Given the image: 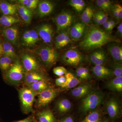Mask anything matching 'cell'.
Here are the masks:
<instances>
[{"label":"cell","mask_w":122,"mask_h":122,"mask_svg":"<svg viewBox=\"0 0 122 122\" xmlns=\"http://www.w3.org/2000/svg\"><path fill=\"white\" fill-rule=\"evenodd\" d=\"M0 9L4 15H13L16 12L17 5L8 2H3L1 3Z\"/></svg>","instance_id":"obj_23"},{"label":"cell","mask_w":122,"mask_h":122,"mask_svg":"<svg viewBox=\"0 0 122 122\" xmlns=\"http://www.w3.org/2000/svg\"><path fill=\"white\" fill-rule=\"evenodd\" d=\"M38 116L41 122H56L53 114L49 110H45L39 112Z\"/></svg>","instance_id":"obj_25"},{"label":"cell","mask_w":122,"mask_h":122,"mask_svg":"<svg viewBox=\"0 0 122 122\" xmlns=\"http://www.w3.org/2000/svg\"><path fill=\"white\" fill-rule=\"evenodd\" d=\"M32 119L30 118H27L25 119L14 122H32Z\"/></svg>","instance_id":"obj_49"},{"label":"cell","mask_w":122,"mask_h":122,"mask_svg":"<svg viewBox=\"0 0 122 122\" xmlns=\"http://www.w3.org/2000/svg\"><path fill=\"white\" fill-rule=\"evenodd\" d=\"M20 21L18 18L12 15H4L0 18V23L4 26L9 27Z\"/></svg>","instance_id":"obj_27"},{"label":"cell","mask_w":122,"mask_h":122,"mask_svg":"<svg viewBox=\"0 0 122 122\" xmlns=\"http://www.w3.org/2000/svg\"><path fill=\"white\" fill-rule=\"evenodd\" d=\"M22 60L23 66L27 72H35L38 69V63L33 57L28 54H24L22 55Z\"/></svg>","instance_id":"obj_15"},{"label":"cell","mask_w":122,"mask_h":122,"mask_svg":"<svg viewBox=\"0 0 122 122\" xmlns=\"http://www.w3.org/2000/svg\"><path fill=\"white\" fill-rule=\"evenodd\" d=\"M66 81V78L65 76H60L55 80V84L57 86L62 87Z\"/></svg>","instance_id":"obj_42"},{"label":"cell","mask_w":122,"mask_h":122,"mask_svg":"<svg viewBox=\"0 0 122 122\" xmlns=\"http://www.w3.org/2000/svg\"><path fill=\"white\" fill-rule=\"evenodd\" d=\"M98 12L99 15H100V17L102 18V20L103 24L105 22V21H106L108 20V16H107V14L106 12L102 11H98Z\"/></svg>","instance_id":"obj_43"},{"label":"cell","mask_w":122,"mask_h":122,"mask_svg":"<svg viewBox=\"0 0 122 122\" xmlns=\"http://www.w3.org/2000/svg\"><path fill=\"white\" fill-rule=\"evenodd\" d=\"M62 61L64 64L71 66L80 65L84 60V57L76 48H71L63 53L61 57Z\"/></svg>","instance_id":"obj_4"},{"label":"cell","mask_w":122,"mask_h":122,"mask_svg":"<svg viewBox=\"0 0 122 122\" xmlns=\"http://www.w3.org/2000/svg\"><path fill=\"white\" fill-rule=\"evenodd\" d=\"M107 58L106 52L102 48L94 50L88 56L89 61L95 66L103 65Z\"/></svg>","instance_id":"obj_10"},{"label":"cell","mask_w":122,"mask_h":122,"mask_svg":"<svg viewBox=\"0 0 122 122\" xmlns=\"http://www.w3.org/2000/svg\"><path fill=\"white\" fill-rule=\"evenodd\" d=\"M53 72L55 75L59 77L63 76L68 72L67 70L62 66L55 67L53 70Z\"/></svg>","instance_id":"obj_38"},{"label":"cell","mask_w":122,"mask_h":122,"mask_svg":"<svg viewBox=\"0 0 122 122\" xmlns=\"http://www.w3.org/2000/svg\"><path fill=\"white\" fill-rule=\"evenodd\" d=\"M0 4H1V3H0Z\"/></svg>","instance_id":"obj_52"},{"label":"cell","mask_w":122,"mask_h":122,"mask_svg":"<svg viewBox=\"0 0 122 122\" xmlns=\"http://www.w3.org/2000/svg\"><path fill=\"white\" fill-rule=\"evenodd\" d=\"M37 100L38 107L45 106L50 103L56 97L57 91L53 88H48L39 93Z\"/></svg>","instance_id":"obj_11"},{"label":"cell","mask_w":122,"mask_h":122,"mask_svg":"<svg viewBox=\"0 0 122 122\" xmlns=\"http://www.w3.org/2000/svg\"><path fill=\"white\" fill-rule=\"evenodd\" d=\"M115 6L119 15L120 20H122V7L120 5L118 4H115L114 5Z\"/></svg>","instance_id":"obj_44"},{"label":"cell","mask_w":122,"mask_h":122,"mask_svg":"<svg viewBox=\"0 0 122 122\" xmlns=\"http://www.w3.org/2000/svg\"><path fill=\"white\" fill-rule=\"evenodd\" d=\"M3 34L5 39L10 44H15L17 41L18 30L16 27H9L4 30Z\"/></svg>","instance_id":"obj_20"},{"label":"cell","mask_w":122,"mask_h":122,"mask_svg":"<svg viewBox=\"0 0 122 122\" xmlns=\"http://www.w3.org/2000/svg\"><path fill=\"white\" fill-rule=\"evenodd\" d=\"M107 44V49L116 62L121 63L122 61V47L118 42H112Z\"/></svg>","instance_id":"obj_12"},{"label":"cell","mask_w":122,"mask_h":122,"mask_svg":"<svg viewBox=\"0 0 122 122\" xmlns=\"http://www.w3.org/2000/svg\"><path fill=\"white\" fill-rule=\"evenodd\" d=\"M20 16L22 20L27 24H29L31 22L32 17V13L26 14H21Z\"/></svg>","instance_id":"obj_41"},{"label":"cell","mask_w":122,"mask_h":122,"mask_svg":"<svg viewBox=\"0 0 122 122\" xmlns=\"http://www.w3.org/2000/svg\"><path fill=\"white\" fill-rule=\"evenodd\" d=\"M29 86V88L36 93H41L48 87L47 83L44 80L32 83Z\"/></svg>","instance_id":"obj_29"},{"label":"cell","mask_w":122,"mask_h":122,"mask_svg":"<svg viewBox=\"0 0 122 122\" xmlns=\"http://www.w3.org/2000/svg\"><path fill=\"white\" fill-rule=\"evenodd\" d=\"M36 31L39 37L45 43L50 45L52 44L54 36V30L51 25L48 24H43L38 26Z\"/></svg>","instance_id":"obj_8"},{"label":"cell","mask_w":122,"mask_h":122,"mask_svg":"<svg viewBox=\"0 0 122 122\" xmlns=\"http://www.w3.org/2000/svg\"><path fill=\"white\" fill-rule=\"evenodd\" d=\"M2 46L4 56L9 57L12 59L16 57L14 48L11 44L9 42H5Z\"/></svg>","instance_id":"obj_30"},{"label":"cell","mask_w":122,"mask_h":122,"mask_svg":"<svg viewBox=\"0 0 122 122\" xmlns=\"http://www.w3.org/2000/svg\"><path fill=\"white\" fill-rule=\"evenodd\" d=\"M101 116V114L99 111H93L81 122H100Z\"/></svg>","instance_id":"obj_32"},{"label":"cell","mask_w":122,"mask_h":122,"mask_svg":"<svg viewBox=\"0 0 122 122\" xmlns=\"http://www.w3.org/2000/svg\"><path fill=\"white\" fill-rule=\"evenodd\" d=\"M87 29V25L82 21L77 22L70 28L69 34L72 40L78 41L84 36Z\"/></svg>","instance_id":"obj_9"},{"label":"cell","mask_w":122,"mask_h":122,"mask_svg":"<svg viewBox=\"0 0 122 122\" xmlns=\"http://www.w3.org/2000/svg\"><path fill=\"white\" fill-rule=\"evenodd\" d=\"M76 76L79 79L86 80L90 78V74L89 69L86 67H79L76 71Z\"/></svg>","instance_id":"obj_33"},{"label":"cell","mask_w":122,"mask_h":122,"mask_svg":"<svg viewBox=\"0 0 122 122\" xmlns=\"http://www.w3.org/2000/svg\"><path fill=\"white\" fill-rule=\"evenodd\" d=\"M106 86L112 91L122 92V77L112 79L107 82Z\"/></svg>","instance_id":"obj_22"},{"label":"cell","mask_w":122,"mask_h":122,"mask_svg":"<svg viewBox=\"0 0 122 122\" xmlns=\"http://www.w3.org/2000/svg\"><path fill=\"white\" fill-rule=\"evenodd\" d=\"M43 80L44 79L43 76L35 72H28L25 75V82L29 85Z\"/></svg>","instance_id":"obj_26"},{"label":"cell","mask_w":122,"mask_h":122,"mask_svg":"<svg viewBox=\"0 0 122 122\" xmlns=\"http://www.w3.org/2000/svg\"><path fill=\"white\" fill-rule=\"evenodd\" d=\"M93 19L94 20V22L96 25H102L103 24L102 20L99 14L98 11L95 13Z\"/></svg>","instance_id":"obj_40"},{"label":"cell","mask_w":122,"mask_h":122,"mask_svg":"<svg viewBox=\"0 0 122 122\" xmlns=\"http://www.w3.org/2000/svg\"><path fill=\"white\" fill-rule=\"evenodd\" d=\"M72 39L68 30L61 32L55 38V47L57 49H62L69 45Z\"/></svg>","instance_id":"obj_17"},{"label":"cell","mask_w":122,"mask_h":122,"mask_svg":"<svg viewBox=\"0 0 122 122\" xmlns=\"http://www.w3.org/2000/svg\"><path fill=\"white\" fill-rule=\"evenodd\" d=\"M36 94L29 87H24L20 90V100L23 108L25 111L32 110Z\"/></svg>","instance_id":"obj_6"},{"label":"cell","mask_w":122,"mask_h":122,"mask_svg":"<svg viewBox=\"0 0 122 122\" xmlns=\"http://www.w3.org/2000/svg\"><path fill=\"white\" fill-rule=\"evenodd\" d=\"M69 5L79 12H81L85 9V2L83 0H71Z\"/></svg>","instance_id":"obj_34"},{"label":"cell","mask_w":122,"mask_h":122,"mask_svg":"<svg viewBox=\"0 0 122 122\" xmlns=\"http://www.w3.org/2000/svg\"><path fill=\"white\" fill-rule=\"evenodd\" d=\"M120 41L98 26H92L87 29L85 35L79 45L81 49L88 51L102 48L112 42H119Z\"/></svg>","instance_id":"obj_1"},{"label":"cell","mask_w":122,"mask_h":122,"mask_svg":"<svg viewBox=\"0 0 122 122\" xmlns=\"http://www.w3.org/2000/svg\"></svg>","instance_id":"obj_53"},{"label":"cell","mask_w":122,"mask_h":122,"mask_svg":"<svg viewBox=\"0 0 122 122\" xmlns=\"http://www.w3.org/2000/svg\"><path fill=\"white\" fill-rule=\"evenodd\" d=\"M106 109L109 117L111 118H115L120 113V106L118 102L115 98L110 99L107 102Z\"/></svg>","instance_id":"obj_14"},{"label":"cell","mask_w":122,"mask_h":122,"mask_svg":"<svg viewBox=\"0 0 122 122\" xmlns=\"http://www.w3.org/2000/svg\"><path fill=\"white\" fill-rule=\"evenodd\" d=\"M94 11L91 6H88L84 9L81 16L82 22L85 24H89L93 19Z\"/></svg>","instance_id":"obj_24"},{"label":"cell","mask_w":122,"mask_h":122,"mask_svg":"<svg viewBox=\"0 0 122 122\" xmlns=\"http://www.w3.org/2000/svg\"><path fill=\"white\" fill-rule=\"evenodd\" d=\"M3 54V46L0 42V57Z\"/></svg>","instance_id":"obj_50"},{"label":"cell","mask_w":122,"mask_h":122,"mask_svg":"<svg viewBox=\"0 0 122 122\" xmlns=\"http://www.w3.org/2000/svg\"><path fill=\"white\" fill-rule=\"evenodd\" d=\"M54 5L48 1H42L38 5V13L40 17H43L50 14L53 10Z\"/></svg>","instance_id":"obj_19"},{"label":"cell","mask_w":122,"mask_h":122,"mask_svg":"<svg viewBox=\"0 0 122 122\" xmlns=\"http://www.w3.org/2000/svg\"><path fill=\"white\" fill-rule=\"evenodd\" d=\"M105 95L99 91L93 92L83 99L80 105V111L86 113L93 110L103 102Z\"/></svg>","instance_id":"obj_2"},{"label":"cell","mask_w":122,"mask_h":122,"mask_svg":"<svg viewBox=\"0 0 122 122\" xmlns=\"http://www.w3.org/2000/svg\"><path fill=\"white\" fill-rule=\"evenodd\" d=\"M39 36L35 30H27L23 34L22 40L23 44L26 46H33L39 41Z\"/></svg>","instance_id":"obj_16"},{"label":"cell","mask_w":122,"mask_h":122,"mask_svg":"<svg viewBox=\"0 0 122 122\" xmlns=\"http://www.w3.org/2000/svg\"><path fill=\"white\" fill-rule=\"evenodd\" d=\"M60 122H74V120L72 117L69 116L62 119Z\"/></svg>","instance_id":"obj_48"},{"label":"cell","mask_w":122,"mask_h":122,"mask_svg":"<svg viewBox=\"0 0 122 122\" xmlns=\"http://www.w3.org/2000/svg\"><path fill=\"white\" fill-rule=\"evenodd\" d=\"M112 71L114 75L116 77H122V64L117 63L114 61L112 64Z\"/></svg>","instance_id":"obj_36"},{"label":"cell","mask_w":122,"mask_h":122,"mask_svg":"<svg viewBox=\"0 0 122 122\" xmlns=\"http://www.w3.org/2000/svg\"><path fill=\"white\" fill-rule=\"evenodd\" d=\"M116 35L118 37L120 38L122 37V23H120L117 27Z\"/></svg>","instance_id":"obj_45"},{"label":"cell","mask_w":122,"mask_h":122,"mask_svg":"<svg viewBox=\"0 0 122 122\" xmlns=\"http://www.w3.org/2000/svg\"><path fill=\"white\" fill-rule=\"evenodd\" d=\"M74 19V16L69 12L64 11L59 14L54 19L57 32L59 33L67 30L73 25Z\"/></svg>","instance_id":"obj_5"},{"label":"cell","mask_w":122,"mask_h":122,"mask_svg":"<svg viewBox=\"0 0 122 122\" xmlns=\"http://www.w3.org/2000/svg\"><path fill=\"white\" fill-rule=\"evenodd\" d=\"M17 10L20 15L32 13V11L30 10L29 9L24 5H21L17 6Z\"/></svg>","instance_id":"obj_39"},{"label":"cell","mask_w":122,"mask_h":122,"mask_svg":"<svg viewBox=\"0 0 122 122\" xmlns=\"http://www.w3.org/2000/svg\"><path fill=\"white\" fill-rule=\"evenodd\" d=\"M108 122V121H107V120H103V121H102V122Z\"/></svg>","instance_id":"obj_51"},{"label":"cell","mask_w":122,"mask_h":122,"mask_svg":"<svg viewBox=\"0 0 122 122\" xmlns=\"http://www.w3.org/2000/svg\"><path fill=\"white\" fill-rule=\"evenodd\" d=\"M92 71L96 77L101 79L108 78L114 75L111 69L103 65L95 66L92 68Z\"/></svg>","instance_id":"obj_18"},{"label":"cell","mask_w":122,"mask_h":122,"mask_svg":"<svg viewBox=\"0 0 122 122\" xmlns=\"http://www.w3.org/2000/svg\"><path fill=\"white\" fill-rule=\"evenodd\" d=\"M93 89L90 84L84 83L75 87L71 91V94L77 98L85 97L93 92Z\"/></svg>","instance_id":"obj_13"},{"label":"cell","mask_w":122,"mask_h":122,"mask_svg":"<svg viewBox=\"0 0 122 122\" xmlns=\"http://www.w3.org/2000/svg\"><path fill=\"white\" fill-rule=\"evenodd\" d=\"M72 104L69 100L66 99H61L57 102V107L61 113H66L71 109Z\"/></svg>","instance_id":"obj_28"},{"label":"cell","mask_w":122,"mask_h":122,"mask_svg":"<svg viewBox=\"0 0 122 122\" xmlns=\"http://www.w3.org/2000/svg\"><path fill=\"white\" fill-rule=\"evenodd\" d=\"M18 1L20 5L30 10L36 8L39 2V1L37 0H20Z\"/></svg>","instance_id":"obj_35"},{"label":"cell","mask_w":122,"mask_h":122,"mask_svg":"<svg viewBox=\"0 0 122 122\" xmlns=\"http://www.w3.org/2000/svg\"><path fill=\"white\" fill-rule=\"evenodd\" d=\"M24 70L20 61L16 60L5 75L7 79L11 82H20L24 77Z\"/></svg>","instance_id":"obj_7"},{"label":"cell","mask_w":122,"mask_h":122,"mask_svg":"<svg viewBox=\"0 0 122 122\" xmlns=\"http://www.w3.org/2000/svg\"><path fill=\"white\" fill-rule=\"evenodd\" d=\"M37 53L42 62L49 67L55 65L59 57L58 52L49 45L42 46Z\"/></svg>","instance_id":"obj_3"},{"label":"cell","mask_w":122,"mask_h":122,"mask_svg":"<svg viewBox=\"0 0 122 122\" xmlns=\"http://www.w3.org/2000/svg\"><path fill=\"white\" fill-rule=\"evenodd\" d=\"M65 76L66 81L62 87L66 89L73 88L80 83V81L76 76L71 72H67Z\"/></svg>","instance_id":"obj_21"},{"label":"cell","mask_w":122,"mask_h":122,"mask_svg":"<svg viewBox=\"0 0 122 122\" xmlns=\"http://www.w3.org/2000/svg\"><path fill=\"white\" fill-rule=\"evenodd\" d=\"M95 3L97 7L105 12L110 11L113 5L112 2L110 0H97Z\"/></svg>","instance_id":"obj_31"},{"label":"cell","mask_w":122,"mask_h":122,"mask_svg":"<svg viewBox=\"0 0 122 122\" xmlns=\"http://www.w3.org/2000/svg\"><path fill=\"white\" fill-rule=\"evenodd\" d=\"M108 20L110 25V26L111 28V30H112L114 28V27L116 26L117 22L116 21L113 20V19H109Z\"/></svg>","instance_id":"obj_47"},{"label":"cell","mask_w":122,"mask_h":122,"mask_svg":"<svg viewBox=\"0 0 122 122\" xmlns=\"http://www.w3.org/2000/svg\"><path fill=\"white\" fill-rule=\"evenodd\" d=\"M12 62V59L9 57L5 56L0 58V67L2 69L5 70L9 68Z\"/></svg>","instance_id":"obj_37"},{"label":"cell","mask_w":122,"mask_h":122,"mask_svg":"<svg viewBox=\"0 0 122 122\" xmlns=\"http://www.w3.org/2000/svg\"><path fill=\"white\" fill-rule=\"evenodd\" d=\"M102 25L104 29H105V30L107 31V32H110L112 30L110 26V25H109L108 20L106 21H105V22H104V23L102 24Z\"/></svg>","instance_id":"obj_46"}]
</instances>
